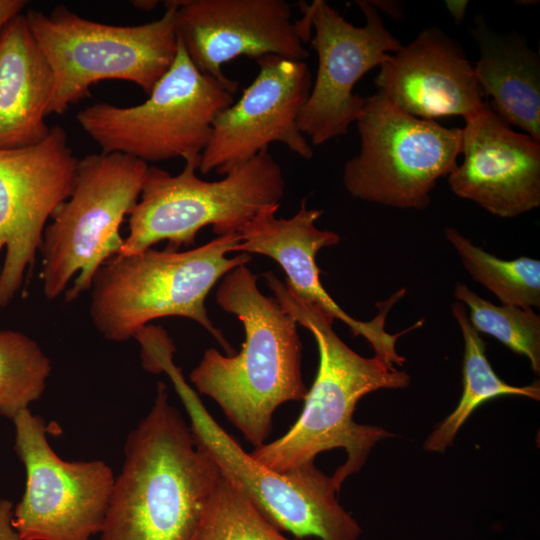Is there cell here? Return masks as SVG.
<instances>
[{"label": "cell", "mask_w": 540, "mask_h": 540, "mask_svg": "<svg viewBox=\"0 0 540 540\" xmlns=\"http://www.w3.org/2000/svg\"><path fill=\"white\" fill-rule=\"evenodd\" d=\"M264 277L284 311L313 334L319 366L296 422L284 435L250 454L268 468L288 473L314 464L321 452L342 448L347 459L332 475L340 490L349 476L361 470L372 448L393 436L380 426L356 423L353 415L358 401L380 389L406 388L410 376L375 355L366 358L356 353L335 333L330 315L299 299L272 272Z\"/></svg>", "instance_id": "obj_1"}, {"label": "cell", "mask_w": 540, "mask_h": 540, "mask_svg": "<svg viewBox=\"0 0 540 540\" xmlns=\"http://www.w3.org/2000/svg\"><path fill=\"white\" fill-rule=\"evenodd\" d=\"M220 475L159 382L126 439L100 540H189Z\"/></svg>", "instance_id": "obj_2"}, {"label": "cell", "mask_w": 540, "mask_h": 540, "mask_svg": "<svg viewBox=\"0 0 540 540\" xmlns=\"http://www.w3.org/2000/svg\"><path fill=\"white\" fill-rule=\"evenodd\" d=\"M216 301L242 322L245 340L236 355L207 349L190 380L256 448L271 434L275 410L307 395L298 323L275 297L259 291L257 276L246 265L225 275Z\"/></svg>", "instance_id": "obj_3"}, {"label": "cell", "mask_w": 540, "mask_h": 540, "mask_svg": "<svg viewBox=\"0 0 540 540\" xmlns=\"http://www.w3.org/2000/svg\"><path fill=\"white\" fill-rule=\"evenodd\" d=\"M239 243L236 233L184 252L148 248L114 256L99 268L91 284L94 327L108 341L126 342L154 319L185 317L203 326L233 355L209 319L205 300L222 276L251 260L247 253L226 257Z\"/></svg>", "instance_id": "obj_4"}, {"label": "cell", "mask_w": 540, "mask_h": 540, "mask_svg": "<svg viewBox=\"0 0 540 540\" xmlns=\"http://www.w3.org/2000/svg\"><path fill=\"white\" fill-rule=\"evenodd\" d=\"M200 157L185 162L177 175L149 166L139 200L129 214V234L116 256L141 252L166 240V249L190 246L196 234L211 225L218 236L239 233L268 205L285 193L280 165L269 149L235 165L218 181L200 179Z\"/></svg>", "instance_id": "obj_5"}, {"label": "cell", "mask_w": 540, "mask_h": 540, "mask_svg": "<svg viewBox=\"0 0 540 540\" xmlns=\"http://www.w3.org/2000/svg\"><path fill=\"white\" fill-rule=\"evenodd\" d=\"M165 7L159 19L131 26L96 22L64 5L49 14L28 10V26L54 76L47 116L63 114L101 80L132 82L149 95L178 50L177 1Z\"/></svg>", "instance_id": "obj_6"}, {"label": "cell", "mask_w": 540, "mask_h": 540, "mask_svg": "<svg viewBox=\"0 0 540 540\" xmlns=\"http://www.w3.org/2000/svg\"><path fill=\"white\" fill-rule=\"evenodd\" d=\"M149 165L119 153L79 159L70 196L43 233L40 278L43 294L67 302L90 290L99 268L123 244L119 228L137 204Z\"/></svg>", "instance_id": "obj_7"}, {"label": "cell", "mask_w": 540, "mask_h": 540, "mask_svg": "<svg viewBox=\"0 0 540 540\" xmlns=\"http://www.w3.org/2000/svg\"><path fill=\"white\" fill-rule=\"evenodd\" d=\"M159 368L173 383L197 444L213 459L220 473L238 486L277 528L297 539L360 537V525L338 502L339 490L332 476L315 464L279 473L256 461L212 417L175 365L173 355L162 356Z\"/></svg>", "instance_id": "obj_8"}, {"label": "cell", "mask_w": 540, "mask_h": 540, "mask_svg": "<svg viewBox=\"0 0 540 540\" xmlns=\"http://www.w3.org/2000/svg\"><path fill=\"white\" fill-rule=\"evenodd\" d=\"M234 102L218 80L202 73L178 39L175 60L148 99L129 107L105 102L81 110L76 119L103 153H119L148 164L199 158L219 112Z\"/></svg>", "instance_id": "obj_9"}, {"label": "cell", "mask_w": 540, "mask_h": 540, "mask_svg": "<svg viewBox=\"0 0 540 540\" xmlns=\"http://www.w3.org/2000/svg\"><path fill=\"white\" fill-rule=\"evenodd\" d=\"M356 123L360 150L343 169L347 192L381 205L425 209L437 180L457 166L462 128L410 115L381 91L366 98Z\"/></svg>", "instance_id": "obj_10"}, {"label": "cell", "mask_w": 540, "mask_h": 540, "mask_svg": "<svg viewBox=\"0 0 540 540\" xmlns=\"http://www.w3.org/2000/svg\"><path fill=\"white\" fill-rule=\"evenodd\" d=\"M14 449L26 472L13 525L24 540H90L101 532L115 476L102 460L65 461L30 409L13 420Z\"/></svg>", "instance_id": "obj_11"}, {"label": "cell", "mask_w": 540, "mask_h": 540, "mask_svg": "<svg viewBox=\"0 0 540 540\" xmlns=\"http://www.w3.org/2000/svg\"><path fill=\"white\" fill-rule=\"evenodd\" d=\"M78 161L58 125L37 144L0 149V308L31 271L47 221L72 192Z\"/></svg>", "instance_id": "obj_12"}, {"label": "cell", "mask_w": 540, "mask_h": 540, "mask_svg": "<svg viewBox=\"0 0 540 540\" xmlns=\"http://www.w3.org/2000/svg\"><path fill=\"white\" fill-rule=\"evenodd\" d=\"M366 22L355 26L324 0L303 2L315 34L311 47L318 67L298 127L312 145H322L347 133L366 98L354 94L355 84L403 46L385 27L370 1H357Z\"/></svg>", "instance_id": "obj_13"}, {"label": "cell", "mask_w": 540, "mask_h": 540, "mask_svg": "<svg viewBox=\"0 0 540 540\" xmlns=\"http://www.w3.org/2000/svg\"><path fill=\"white\" fill-rule=\"evenodd\" d=\"M303 15L293 21L284 0H180L176 31L194 65L234 94L239 83L223 73L225 63L239 56L294 61L309 56L304 43L310 40L311 21Z\"/></svg>", "instance_id": "obj_14"}, {"label": "cell", "mask_w": 540, "mask_h": 540, "mask_svg": "<svg viewBox=\"0 0 540 540\" xmlns=\"http://www.w3.org/2000/svg\"><path fill=\"white\" fill-rule=\"evenodd\" d=\"M259 72L236 103L222 110L212 124L198 170L225 175L271 143H282L303 159L314 151L298 127L312 76L305 61L266 55L256 60Z\"/></svg>", "instance_id": "obj_15"}, {"label": "cell", "mask_w": 540, "mask_h": 540, "mask_svg": "<svg viewBox=\"0 0 540 540\" xmlns=\"http://www.w3.org/2000/svg\"><path fill=\"white\" fill-rule=\"evenodd\" d=\"M280 204L268 205L239 232L240 243L234 252L258 253L274 259L286 273L285 284L301 300L314 304L333 319L344 322L354 336H362L372 346L375 356L391 365H401L404 357L396 351L397 338L406 332L390 334L385 330L387 313L399 301L397 295L377 303L379 312L370 321L348 315L324 289L316 264V255L323 247L336 245L340 236L315 226L321 210L307 209L306 199L291 218H277Z\"/></svg>", "instance_id": "obj_16"}, {"label": "cell", "mask_w": 540, "mask_h": 540, "mask_svg": "<svg viewBox=\"0 0 540 540\" xmlns=\"http://www.w3.org/2000/svg\"><path fill=\"white\" fill-rule=\"evenodd\" d=\"M462 128V164L448 175L455 195L511 218L540 205V141L510 128L487 102Z\"/></svg>", "instance_id": "obj_17"}, {"label": "cell", "mask_w": 540, "mask_h": 540, "mask_svg": "<svg viewBox=\"0 0 540 540\" xmlns=\"http://www.w3.org/2000/svg\"><path fill=\"white\" fill-rule=\"evenodd\" d=\"M379 67L378 91L417 118L465 120L487 103L462 46L437 27L423 29Z\"/></svg>", "instance_id": "obj_18"}, {"label": "cell", "mask_w": 540, "mask_h": 540, "mask_svg": "<svg viewBox=\"0 0 540 540\" xmlns=\"http://www.w3.org/2000/svg\"><path fill=\"white\" fill-rule=\"evenodd\" d=\"M53 90L52 69L20 13L0 30V149L31 146L48 136Z\"/></svg>", "instance_id": "obj_19"}, {"label": "cell", "mask_w": 540, "mask_h": 540, "mask_svg": "<svg viewBox=\"0 0 540 540\" xmlns=\"http://www.w3.org/2000/svg\"><path fill=\"white\" fill-rule=\"evenodd\" d=\"M480 56L474 66L484 96L509 125L521 128L540 141V59L515 31L501 34L488 26L482 15L469 29Z\"/></svg>", "instance_id": "obj_20"}, {"label": "cell", "mask_w": 540, "mask_h": 540, "mask_svg": "<svg viewBox=\"0 0 540 540\" xmlns=\"http://www.w3.org/2000/svg\"><path fill=\"white\" fill-rule=\"evenodd\" d=\"M453 317L463 336V392L456 408L439 423L424 442L429 452H444L466 420L484 402L504 395L540 399L539 382L513 386L503 381L493 370L485 354V344L468 319L466 307L459 301L451 305Z\"/></svg>", "instance_id": "obj_21"}, {"label": "cell", "mask_w": 540, "mask_h": 540, "mask_svg": "<svg viewBox=\"0 0 540 540\" xmlns=\"http://www.w3.org/2000/svg\"><path fill=\"white\" fill-rule=\"evenodd\" d=\"M446 239L457 251L471 278L505 305L540 306V261L529 257L503 260L487 253L457 229L446 227Z\"/></svg>", "instance_id": "obj_22"}, {"label": "cell", "mask_w": 540, "mask_h": 540, "mask_svg": "<svg viewBox=\"0 0 540 540\" xmlns=\"http://www.w3.org/2000/svg\"><path fill=\"white\" fill-rule=\"evenodd\" d=\"M189 540H307L285 536L222 474Z\"/></svg>", "instance_id": "obj_23"}, {"label": "cell", "mask_w": 540, "mask_h": 540, "mask_svg": "<svg viewBox=\"0 0 540 540\" xmlns=\"http://www.w3.org/2000/svg\"><path fill=\"white\" fill-rule=\"evenodd\" d=\"M51 362L29 336L0 330V415L13 420L46 389Z\"/></svg>", "instance_id": "obj_24"}, {"label": "cell", "mask_w": 540, "mask_h": 540, "mask_svg": "<svg viewBox=\"0 0 540 540\" xmlns=\"http://www.w3.org/2000/svg\"><path fill=\"white\" fill-rule=\"evenodd\" d=\"M455 298L469 308V322L478 332L493 336L513 352L528 358L540 371V317L531 308L494 305L457 282Z\"/></svg>", "instance_id": "obj_25"}, {"label": "cell", "mask_w": 540, "mask_h": 540, "mask_svg": "<svg viewBox=\"0 0 540 540\" xmlns=\"http://www.w3.org/2000/svg\"><path fill=\"white\" fill-rule=\"evenodd\" d=\"M14 503L0 500V540H24L13 525Z\"/></svg>", "instance_id": "obj_26"}, {"label": "cell", "mask_w": 540, "mask_h": 540, "mask_svg": "<svg viewBox=\"0 0 540 540\" xmlns=\"http://www.w3.org/2000/svg\"><path fill=\"white\" fill-rule=\"evenodd\" d=\"M27 5L25 0H0V30Z\"/></svg>", "instance_id": "obj_27"}, {"label": "cell", "mask_w": 540, "mask_h": 540, "mask_svg": "<svg viewBox=\"0 0 540 540\" xmlns=\"http://www.w3.org/2000/svg\"><path fill=\"white\" fill-rule=\"evenodd\" d=\"M445 3L449 13L454 18L455 24L459 25L464 19L469 2L466 0H449L445 1Z\"/></svg>", "instance_id": "obj_28"}, {"label": "cell", "mask_w": 540, "mask_h": 540, "mask_svg": "<svg viewBox=\"0 0 540 540\" xmlns=\"http://www.w3.org/2000/svg\"><path fill=\"white\" fill-rule=\"evenodd\" d=\"M370 3L375 8L378 7L393 18L400 19L402 17V11L394 1H370Z\"/></svg>", "instance_id": "obj_29"}, {"label": "cell", "mask_w": 540, "mask_h": 540, "mask_svg": "<svg viewBox=\"0 0 540 540\" xmlns=\"http://www.w3.org/2000/svg\"><path fill=\"white\" fill-rule=\"evenodd\" d=\"M157 1H133L132 4L140 9L151 10L157 6Z\"/></svg>", "instance_id": "obj_30"}]
</instances>
